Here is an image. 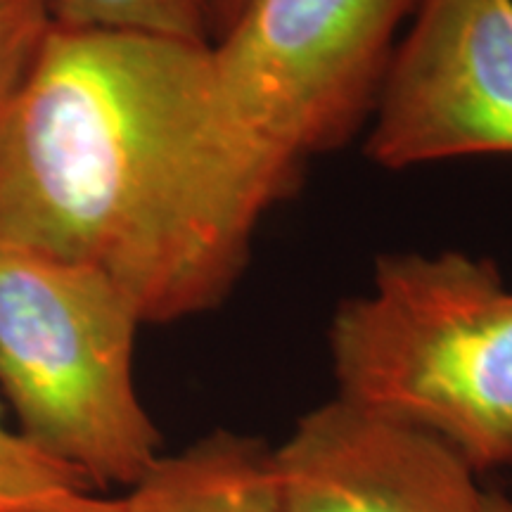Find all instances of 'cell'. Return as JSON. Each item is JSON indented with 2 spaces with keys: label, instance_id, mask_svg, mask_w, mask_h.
Returning a JSON list of instances; mask_svg holds the SVG:
<instances>
[{
  "label": "cell",
  "instance_id": "obj_1",
  "mask_svg": "<svg viewBox=\"0 0 512 512\" xmlns=\"http://www.w3.org/2000/svg\"><path fill=\"white\" fill-rule=\"evenodd\" d=\"M261 219L211 43L50 24L0 112V247L91 266L140 323H176L226 302Z\"/></svg>",
  "mask_w": 512,
  "mask_h": 512
},
{
  "label": "cell",
  "instance_id": "obj_2",
  "mask_svg": "<svg viewBox=\"0 0 512 512\" xmlns=\"http://www.w3.org/2000/svg\"><path fill=\"white\" fill-rule=\"evenodd\" d=\"M328 347L339 399L434 434L477 475L512 470V290L494 261L380 256Z\"/></svg>",
  "mask_w": 512,
  "mask_h": 512
},
{
  "label": "cell",
  "instance_id": "obj_3",
  "mask_svg": "<svg viewBox=\"0 0 512 512\" xmlns=\"http://www.w3.org/2000/svg\"><path fill=\"white\" fill-rule=\"evenodd\" d=\"M418 0H247L211 43L221 131L268 214L306 164L373 119L403 19Z\"/></svg>",
  "mask_w": 512,
  "mask_h": 512
},
{
  "label": "cell",
  "instance_id": "obj_4",
  "mask_svg": "<svg viewBox=\"0 0 512 512\" xmlns=\"http://www.w3.org/2000/svg\"><path fill=\"white\" fill-rule=\"evenodd\" d=\"M140 316L107 275L0 247V392L19 434L95 489L162 456L133 377Z\"/></svg>",
  "mask_w": 512,
  "mask_h": 512
},
{
  "label": "cell",
  "instance_id": "obj_5",
  "mask_svg": "<svg viewBox=\"0 0 512 512\" xmlns=\"http://www.w3.org/2000/svg\"><path fill=\"white\" fill-rule=\"evenodd\" d=\"M366 155L382 169L512 155V0H418Z\"/></svg>",
  "mask_w": 512,
  "mask_h": 512
},
{
  "label": "cell",
  "instance_id": "obj_6",
  "mask_svg": "<svg viewBox=\"0 0 512 512\" xmlns=\"http://www.w3.org/2000/svg\"><path fill=\"white\" fill-rule=\"evenodd\" d=\"M271 456L283 512H489L479 475L446 441L339 396Z\"/></svg>",
  "mask_w": 512,
  "mask_h": 512
},
{
  "label": "cell",
  "instance_id": "obj_7",
  "mask_svg": "<svg viewBox=\"0 0 512 512\" xmlns=\"http://www.w3.org/2000/svg\"><path fill=\"white\" fill-rule=\"evenodd\" d=\"M271 453L264 439L216 430L162 453L121 498L126 512H283Z\"/></svg>",
  "mask_w": 512,
  "mask_h": 512
},
{
  "label": "cell",
  "instance_id": "obj_8",
  "mask_svg": "<svg viewBox=\"0 0 512 512\" xmlns=\"http://www.w3.org/2000/svg\"><path fill=\"white\" fill-rule=\"evenodd\" d=\"M50 24L211 43L209 0H48Z\"/></svg>",
  "mask_w": 512,
  "mask_h": 512
},
{
  "label": "cell",
  "instance_id": "obj_9",
  "mask_svg": "<svg viewBox=\"0 0 512 512\" xmlns=\"http://www.w3.org/2000/svg\"><path fill=\"white\" fill-rule=\"evenodd\" d=\"M67 491H95V486L8 427L0 406V512L19 510Z\"/></svg>",
  "mask_w": 512,
  "mask_h": 512
},
{
  "label": "cell",
  "instance_id": "obj_10",
  "mask_svg": "<svg viewBox=\"0 0 512 512\" xmlns=\"http://www.w3.org/2000/svg\"><path fill=\"white\" fill-rule=\"evenodd\" d=\"M48 29V0H0V112L34 64Z\"/></svg>",
  "mask_w": 512,
  "mask_h": 512
},
{
  "label": "cell",
  "instance_id": "obj_11",
  "mask_svg": "<svg viewBox=\"0 0 512 512\" xmlns=\"http://www.w3.org/2000/svg\"><path fill=\"white\" fill-rule=\"evenodd\" d=\"M12 512H126L124 498H105L95 491H67Z\"/></svg>",
  "mask_w": 512,
  "mask_h": 512
},
{
  "label": "cell",
  "instance_id": "obj_12",
  "mask_svg": "<svg viewBox=\"0 0 512 512\" xmlns=\"http://www.w3.org/2000/svg\"><path fill=\"white\" fill-rule=\"evenodd\" d=\"M247 0H209L211 5V43L226 34L230 24L238 19Z\"/></svg>",
  "mask_w": 512,
  "mask_h": 512
},
{
  "label": "cell",
  "instance_id": "obj_13",
  "mask_svg": "<svg viewBox=\"0 0 512 512\" xmlns=\"http://www.w3.org/2000/svg\"><path fill=\"white\" fill-rule=\"evenodd\" d=\"M486 508L489 512H512V498L501 491H486Z\"/></svg>",
  "mask_w": 512,
  "mask_h": 512
},
{
  "label": "cell",
  "instance_id": "obj_14",
  "mask_svg": "<svg viewBox=\"0 0 512 512\" xmlns=\"http://www.w3.org/2000/svg\"><path fill=\"white\" fill-rule=\"evenodd\" d=\"M508 496H510V498H512V494H508Z\"/></svg>",
  "mask_w": 512,
  "mask_h": 512
}]
</instances>
